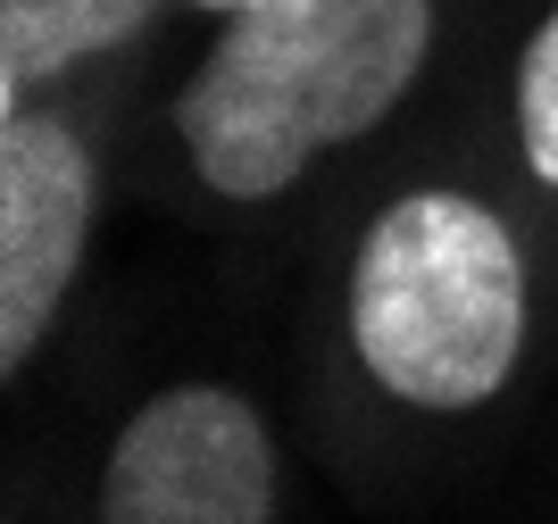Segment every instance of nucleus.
Returning <instances> with one entry per match:
<instances>
[{"label":"nucleus","mask_w":558,"mask_h":524,"mask_svg":"<svg viewBox=\"0 0 558 524\" xmlns=\"http://www.w3.org/2000/svg\"><path fill=\"white\" fill-rule=\"evenodd\" d=\"M550 233L500 175L409 167L342 226L317 300V425L359 500L442 483L542 366Z\"/></svg>","instance_id":"f257e3e1"},{"label":"nucleus","mask_w":558,"mask_h":524,"mask_svg":"<svg viewBox=\"0 0 558 524\" xmlns=\"http://www.w3.org/2000/svg\"><path fill=\"white\" fill-rule=\"evenodd\" d=\"M450 59V0H251L159 100V159L192 217L267 226L400 134Z\"/></svg>","instance_id":"f03ea898"},{"label":"nucleus","mask_w":558,"mask_h":524,"mask_svg":"<svg viewBox=\"0 0 558 524\" xmlns=\"http://www.w3.org/2000/svg\"><path fill=\"white\" fill-rule=\"evenodd\" d=\"M75 524H292L276 400L226 366H184L134 391L93 441Z\"/></svg>","instance_id":"7ed1b4c3"},{"label":"nucleus","mask_w":558,"mask_h":524,"mask_svg":"<svg viewBox=\"0 0 558 524\" xmlns=\"http://www.w3.org/2000/svg\"><path fill=\"white\" fill-rule=\"evenodd\" d=\"M109 217L100 100L0 109V375L34 383L59 350Z\"/></svg>","instance_id":"20e7f679"},{"label":"nucleus","mask_w":558,"mask_h":524,"mask_svg":"<svg viewBox=\"0 0 558 524\" xmlns=\"http://www.w3.org/2000/svg\"><path fill=\"white\" fill-rule=\"evenodd\" d=\"M184 0H0V109L93 100Z\"/></svg>","instance_id":"39448f33"},{"label":"nucleus","mask_w":558,"mask_h":524,"mask_svg":"<svg viewBox=\"0 0 558 524\" xmlns=\"http://www.w3.org/2000/svg\"><path fill=\"white\" fill-rule=\"evenodd\" d=\"M500 183H509L525 217L558 242V0H542L534 17L517 25L509 68H500Z\"/></svg>","instance_id":"423d86ee"},{"label":"nucleus","mask_w":558,"mask_h":524,"mask_svg":"<svg viewBox=\"0 0 558 524\" xmlns=\"http://www.w3.org/2000/svg\"><path fill=\"white\" fill-rule=\"evenodd\" d=\"M192 17H233V9H251V0H184Z\"/></svg>","instance_id":"0eeeda50"}]
</instances>
